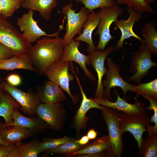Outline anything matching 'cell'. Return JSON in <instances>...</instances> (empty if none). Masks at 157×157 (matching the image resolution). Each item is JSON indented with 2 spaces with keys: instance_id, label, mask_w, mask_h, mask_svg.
<instances>
[{
  "instance_id": "cell-1",
  "label": "cell",
  "mask_w": 157,
  "mask_h": 157,
  "mask_svg": "<svg viewBox=\"0 0 157 157\" xmlns=\"http://www.w3.org/2000/svg\"><path fill=\"white\" fill-rule=\"evenodd\" d=\"M46 36L38 40L28 55L37 72L44 74L53 62L60 58L65 46L63 39Z\"/></svg>"
},
{
  "instance_id": "cell-2",
  "label": "cell",
  "mask_w": 157,
  "mask_h": 157,
  "mask_svg": "<svg viewBox=\"0 0 157 157\" xmlns=\"http://www.w3.org/2000/svg\"><path fill=\"white\" fill-rule=\"evenodd\" d=\"M0 42L10 49L15 56L28 55L32 47L30 42L10 22L0 15Z\"/></svg>"
},
{
  "instance_id": "cell-3",
  "label": "cell",
  "mask_w": 157,
  "mask_h": 157,
  "mask_svg": "<svg viewBox=\"0 0 157 157\" xmlns=\"http://www.w3.org/2000/svg\"><path fill=\"white\" fill-rule=\"evenodd\" d=\"M124 12L123 8L118 4L113 6L101 8L99 11L100 20L95 34H99L98 50L104 51L110 41L114 38L110 34V27L113 23L118 20V17Z\"/></svg>"
},
{
  "instance_id": "cell-4",
  "label": "cell",
  "mask_w": 157,
  "mask_h": 157,
  "mask_svg": "<svg viewBox=\"0 0 157 157\" xmlns=\"http://www.w3.org/2000/svg\"><path fill=\"white\" fill-rule=\"evenodd\" d=\"M69 62L60 58L51 64L44 72V74L49 78L58 85L70 96L74 104L78 101L77 95H73L70 89V83L74 77L69 72Z\"/></svg>"
},
{
  "instance_id": "cell-5",
  "label": "cell",
  "mask_w": 157,
  "mask_h": 157,
  "mask_svg": "<svg viewBox=\"0 0 157 157\" xmlns=\"http://www.w3.org/2000/svg\"><path fill=\"white\" fill-rule=\"evenodd\" d=\"M62 14L67 19L66 31L63 39L65 45L69 43L77 35L81 33L83 24L90 13L83 6L78 13L72 8L71 2L64 6L61 10Z\"/></svg>"
},
{
  "instance_id": "cell-6",
  "label": "cell",
  "mask_w": 157,
  "mask_h": 157,
  "mask_svg": "<svg viewBox=\"0 0 157 157\" xmlns=\"http://www.w3.org/2000/svg\"><path fill=\"white\" fill-rule=\"evenodd\" d=\"M152 55L144 40L141 42L138 50L133 54L130 63V71L133 75L127 81L139 83L142 78L149 74V69L157 66V63L151 60Z\"/></svg>"
},
{
  "instance_id": "cell-7",
  "label": "cell",
  "mask_w": 157,
  "mask_h": 157,
  "mask_svg": "<svg viewBox=\"0 0 157 157\" xmlns=\"http://www.w3.org/2000/svg\"><path fill=\"white\" fill-rule=\"evenodd\" d=\"M102 115L108 129L111 146V157H120L123 152V142L119 124L118 115L119 111L104 106Z\"/></svg>"
},
{
  "instance_id": "cell-8",
  "label": "cell",
  "mask_w": 157,
  "mask_h": 157,
  "mask_svg": "<svg viewBox=\"0 0 157 157\" xmlns=\"http://www.w3.org/2000/svg\"><path fill=\"white\" fill-rule=\"evenodd\" d=\"M36 115L56 131L62 129L66 121V112L62 102L40 103L36 109Z\"/></svg>"
},
{
  "instance_id": "cell-9",
  "label": "cell",
  "mask_w": 157,
  "mask_h": 157,
  "mask_svg": "<svg viewBox=\"0 0 157 157\" xmlns=\"http://www.w3.org/2000/svg\"><path fill=\"white\" fill-rule=\"evenodd\" d=\"M119 111L118 117L119 127L122 133L128 131L136 140L140 151L142 140V135L146 130V124L150 117L147 113L141 115H131Z\"/></svg>"
},
{
  "instance_id": "cell-10",
  "label": "cell",
  "mask_w": 157,
  "mask_h": 157,
  "mask_svg": "<svg viewBox=\"0 0 157 157\" xmlns=\"http://www.w3.org/2000/svg\"><path fill=\"white\" fill-rule=\"evenodd\" d=\"M34 13L33 10L29 9L28 13L18 19L17 23L20 30L23 32V34L30 42H35L42 36L54 38L58 37L59 33L64 28L65 17L63 19L58 31L52 34H48L39 27L37 22L34 19Z\"/></svg>"
},
{
  "instance_id": "cell-11",
  "label": "cell",
  "mask_w": 157,
  "mask_h": 157,
  "mask_svg": "<svg viewBox=\"0 0 157 157\" xmlns=\"http://www.w3.org/2000/svg\"><path fill=\"white\" fill-rule=\"evenodd\" d=\"M106 59L108 69L106 79L102 81L103 86L105 87L102 98L110 100L111 98L110 89L116 87L122 89L125 98L127 92L132 91L133 85L129 83L120 76L119 65H117L111 58L107 57Z\"/></svg>"
},
{
  "instance_id": "cell-12",
  "label": "cell",
  "mask_w": 157,
  "mask_h": 157,
  "mask_svg": "<svg viewBox=\"0 0 157 157\" xmlns=\"http://www.w3.org/2000/svg\"><path fill=\"white\" fill-rule=\"evenodd\" d=\"M1 84L4 90L19 103L21 106L19 109L25 114L30 116L36 115V108L40 102L37 93L24 92L7 82L3 81Z\"/></svg>"
},
{
  "instance_id": "cell-13",
  "label": "cell",
  "mask_w": 157,
  "mask_h": 157,
  "mask_svg": "<svg viewBox=\"0 0 157 157\" xmlns=\"http://www.w3.org/2000/svg\"><path fill=\"white\" fill-rule=\"evenodd\" d=\"M113 47L110 46L105 51H101L97 49L88 52L89 57L88 65H92L96 71L98 77L97 87L94 98H102L104 87L102 83L104 75L108 69L105 66V61L108 55L113 51Z\"/></svg>"
},
{
  "instance_id": "cell-14",
  "label": "cell",
  "mask_w": 157,
  "mask_h": 157,
  "mask_svg": "<svg viewBox=\"0 0 157 157\" xmlns=\"http://www.w3.org/2000/svg\"><path fill=\"white\" fill-rule=\"evenodd\" d=\"M127 10L129 15V18L127 19L118 20L114 22L115 25L120 30L121 35L116 45L113 48V51H117L121 48L123 49V44L124 41L131 37L136 38L141 42L144 40L136 34L133 30L134 24L141 19L142 15L131 8H127Z\"/></svg>"
},
{
  "instance_id": "cell-15",
  "label": "cell",
  "mask_w": 157,
  "mask_h": 157,
  "mask_svg": "<svg viewBox=\"0 0 157 157\" xmlns=\"http://www.w3.org/2000/svg\"><path fill=\"white\" fill-rule=\"evenodd\" d=\"M114 92L117 95V101L115 102L103 98L90 99L99 105L114 108L128 114L141 115L147 113L144 108V102L142 103L136 99L134 104H130L121 98L117 90Z\"/></svg>"
},
{
  "instance_id": "cell-16",
  "label": "cell",
  "mask_w": 157,
  "mask_h": 157,
  "mask_svg": "<svg viewBox=\"0 0 157 157\" xmlns=\"http://www.w3.org/2000/svg\"><path fill=\"white\" fill-rule=\"evenodd\" d=\"M80 41L74 39L69 43L65 45L63 53L60 59L69 62L77 63L83 71L86 76L90 80L94 81L96 80L95 77L88 70L86 65H88L89 57L81 53L78 49Z\"/></svg>"
},
{
  "instance_id": "cell-17",
  "label": "cell",
  "mask_w": 157,
  "mask_h": 157,
  "mask_svg": "<svg viewBox=\"0 0 157 157\" xmlns=\"http://www.w3.org/2000/svg\"><path fill=\"white\" fill-rule=\"evenodd\" d=\"M74 72L82 96L81 105L73 120L74 128L77 134L79 135L80 130L86 128L87 126V123L88 118L86 115L87 112L92 108H98L102 110L104 108V106L97 104L90 98H88L87 97L82 88L78 77L75 71Z\"/></svg>"
},
{
  "instance_id": "cell-18",
  "label": "cell",
  "mask_w": 157,
  "mask_h": 157,
  "mask_svg": "<svg viewBox=\"0 0 157 157\" xmlns=\"http://www.w3.org/2000/svg\"><path fill=\"white\" fill-rule=\"evenodd\" d=\"M13 122L7 125H17L27 128L35 134L45 132L50 127L42 119L38 117H27L18 111V108L14 110L12 116Z\"/></svg>"
},
{
  "instance_id": "cell-19",
  "label": "cell",
  "mask_w": 157,
  "mask_h": 157,
  "mask_svg": "<svg viewBox=\"0 0 157 157\" xmlns=\"http://www.w3.org/2000/svg\"><path fill=\"white\" fill-rule=\"evenodd\" d=\"M40 102L52 104L62 102L66 97L63 90L57 84L49 80L38 89L37 93Z\"/></svg>"
},
{
  "instance_id": "cell-20",
  "label": "cell",
  "mask_w": 157,
  "mask_h": 157,
  "mask_svg": "<svg viewBox=\"0 0 157 157\" xmlns=\"http://www.w3.org/2000/svg\"><path fill=\"white\" fill-rule=\"evenodd\" d=\"M35 134L29 129L17 125H7L0 122V136L4 141L11 144H17L24 139Z\"/></svg>"
},
{
  "instance_id": "cell-21",
  "label": "cell",
  "mask_w": 157,
  "mask_h": 157,
  "mask_svg": "<svg viewBox=\"0 0 157 157\" xmlns=\"http://www.w3.org/2000/svg\"><path fill=\"white\" fill-rule=\"evenodd\" d=\"M100 20L99 14L94 10L88 14L87 20L83 25L82 32L76 38L75 40L82 41L87 43L88 47L87 51L88 52L95 50L97 49L92 40V34L94 30L98 26Z\"/></svg>"
},
{
  "instance_id": "cell-22",
  "label": "cell",
  "mask_w": 157,
  "mask_h": 157,
  "mask_svg": "<svg viewBox=\"0 0 157 157\" xmlns=\"http://www.w3.org/2000/svg\"><path fill=\"white\" fill-rule=\"evenodd\" d=\"M106 151L110 152L111 157V146L108 135H103L97 138L93 142L88 144L87 146L82 149L75 152L73 156L76 155L79 156H100L103 151Z\"/></svg>"
},
{
  "instance_id": "cell-23",
  "label": "cell",
  "mask_w": 157,
  "mask_h": 157,
  "mask_svg": "<svg viewBox=\"0 0 157 157\" xmlns=\"http://www.w3.org/2000/svg\"><path fill=\"white\" fill-rule=\"evenodd\" d=\"M57 3V0H24L21 5L24 8L38 11L43 19L49 20Z\"/></svg>"
},
{
  "instance_id": "cell-24",
  "label": "cell",
  "mask_w": 157,
  "mask_h": 157,
  "mask_svg": "<svg viewBox=\"0 0 157 157\" xmlns=\"http://www.w3.org/2000/svg\"><path fill=\"white\" fill-rule=\"evenodd\" d=\"M23 69L37 72L29 55H23L14 56L0 60V69L8 70Z\"/></svg>"
},
{
  "instance_id": "cell-25",
  "label": "cell",
  "mask_w": 157,
  "mask_h": 157,
  "mask_svg": "<svg viewBox=\"0 0 157 157\" xmlns=\"http://www.w3.org/2000/svg\"><path fill=\"white\" fill-rule=\"evenodd\" d=\"M20 107L19 103L9 94L4 92L2 94L0 98V116L4 118L6 124L12 123L14 110Z\"/></svg>"
},
{
  "instance_id": "cell-26",
  "label": "cell",
  "mask_w": 157,
  "mask_h": 157,
  "mask_svg": "<svg viewBox=\"0 0 157 157\" xmlns=\"http://www.w3.org/2000/svg\"><path fill=\"white\" fill-rule=\"evenodd\" d=\"M142 33L144 42L152 54H157V31L155 23L151 21L145 23Z\"/></svg>"
},
{
  "instance_id": "cell-27",
  "label": "cell",
  "mask_w": 157,
  "mask_h": 157,
  "mask_svg": "<svg viewBox=\"0 0 157 157\" xmlns=\"http://www.w3.org/2000/svg\"><path fill=\"white\" fill-rule=\"evenodd\" d=\"M39 141L33 139L26 143L20 142L16 144V147L20 157H37L44 151L41 149Z\"/></svg>"
},
{
  "instance_id": "cell-28",
  "label": "cell",
  "mask_w": 157,
  "mask_h": 157,
  "mask_svg": "<svg viewBox=\"0 0 157 157\" xmlns=\"http://www.w3.org/2000/svg\"><path fill=\"white\" fill-rule=\"evenodd\" d=\"M157 135L151 134L142 139L140 149L139 151L140 156L143 157L157 156Z\"/></svg>"
},
{
  "instance_id": "cell-29",
  "label": "cell",
  "mask_w": 157,
  "mask_h": 157,
  "mask_svg": "<svg viewBox=\"0 0 157 157\" xmlns=\"http://www.w3.org/2000/svg\"><path fill=\"white\" fill-rule=\"evenodd\" d=\"M132 91L135 92L137 96L149 97L157 100V79L145 83L140 82L137 85H133Z\"/></svg>"
},
{
  "instance_id": "cell-30",
  "label": "cell",
  "mask_w": 157,
  "mask_h": 157,
  "mask_svg": "<svg viewBox=\"0 0 157 157\" xmlns=\"http://www.w3.org/2000/svg\"><path fill=\"white\" fill-rule=\"evenodd\" d=\"M75 140L67 142L56 148L47 150V153L60 154L67 156H72L74 153L84 148L88 144L81 145Z\"/></svg>"
},
{
  "instance_id": "cell-31",
  "label": "cell",
  "mask_w": 157,
  "mask_h": 157,
  "mask_svg": "<svg viewBox=\"0 0 157 157\" xmlns=\"http://www.w3.org/2000/svg\"><path fill=\"white\" fill-rule=\"evenodd\" d=\"M117 4L126 5L127 8H131L137 12L141 13H153L154 10L150 4L144 0H116Z\"/></svg>"
},
{
  "instance_id": "cell-32",
  "label": "cell",
  "mask_w": 157,
  "mask_h": 157,
  "mask_svg": "<svg viewBox=\"0 0 157 157\" xmlns=\"http://www.w3.org/2000/svg\"><path fill=\"white\" fill-rule=\"evenodd\" d=\"M76 3H82L90 13L99 8L108 7L116 4V0H74Z\"/></svg>"
},
{
  "instance_id": "cell-33",
  "label": "cell",
  "mask_w": 157,
  "mask_h": 157,
  "mask_svg": "<svg viewBox=\"0 0 157 157\" xmlns=\"http://www.w3.org/2000/svg\"><path fill=\"white\" fill-rule=\"evenodd\" d=\"M76 140V139L67 136L58 138H52L47 137L43 138L40 142L41 149L44 151L56 148L67 142Z\"/></svg>"
},
{
  "instance_id": "cell-34",
  "label": "cell",
  "mask_w": 157,
  "mask_h": 157,
  "mask_svg": "<svg viewBox=\"0 0 157 157\" xmlns=\"http://www.w3.org/2000/svg\"><path fill=\"white\" fill-rule=\"evenodd\" d=\"M144 98L147 99L150 102V104L149 106L147 107V110H153L154 114L150 118L149 122L151 123H154V126H151L149 123L146 124V130L148 132V135L151 134H157V100L149 97H145Z\"/></svg>"
},
{
  "instance_id": "cell-35",
  "label": "cell",
  "mask_w": 157,
  "mask_h": 157,
  "mask_svg": "<svg viewBox=\"0 0 157 157\" xmlns=\"http://www.w3.org/2000/svg\"><path fill=\"white\" fill-rule=\"evenodd\" d=\"M21 3L17 0H0L1 15L7 18L12 16L19 8Z\"/></svg>"
},
{
  "instance_id": "cell-36",
  "label": "cell",
  "mask_w": 157,
  "mask_h": 157,
  "mask_svg": "<svg viewBox=\"0 0 157 157\" xmlns=\"http://www.w3.org/2000/svg\"><path fill=\"white\" fill-rule=\"evenodd\" d=\"M0 157H20L16 144H0Z\"/></svg>"
},
{
  "instance_id": "cell-37",
  "label": "cell",
  "mask_w": 157,
  "mask_h": 157,
  "mask_svg": "<svg viewBox=\"0 0 157 157\" xmlns=\"http://www.w3.org/2000/svg\"><path fill=\"white\" fill-rule=\"evenodd\" d=\"M15 56L10 49L0 42V60L8 59Z\"/></svg>"
},
{
  "instance_id": "cell-38",
  "label": "cell",
  "mask_w": 157,
  "mask_h": 157,
  "mask_svg": "<svg viewBox=\"0 0 157 157\" xmlns=\"http://www.w3.org/2000/svg\"><path fill=\"white\" fill-rule=\"evenodd\" d=\"M6 80V82L9 84L15 87L19 85L22 82L20 76L16 74L9 75L7 77Z\"/></svg>"
},
{
  "instance_id": "cell-39",
  "label": "cell",
  "mask_w": 157,
  "mask_h": 157,
  "mask_svg": "<svg viewBox=\"0 0 157 157\" xmlns=\"http://www.w3.org/2000/svg\"><path fill=\"white\" fill-rule=\"evenodd\" d=\"M98 135V132L94 129L92 128L90 129L87 132V135L90 140L95 139Z\"/></svg>"
},
{
  "instance_id": "cell-40",
  "label": "cell",
  "mask_w": 157,
  "mask_h": 157,
  "mask_svg": "<svg viewBox=\"0 0 157 157\" xmlns=\"http://www.w3.org/2000/svg\"><path fill=\"white\" fill-rule=\"evenodd\" d=\"M89 139L86 135H84L78 140H76L75 142L80 144L85 145L88 144L89 141Z\"/></svg>"
},
{
  "instance_id": "cell-41",
  "label": "cell",
  "mask_w": 157,
  "mask_h": 157,
  "mask_svg": "<svg viewBox=\"0 0 157 157\" xmlns=\"http://www.w3.org/2000/svg\"><path fill=\"white\" fill-rule=\"evenodd\" d=\"M0 144L9 145L12 144H11L9 143L6 142L3 140L0 136Z\"/></svg>"
},
{
  "instance_id": "cell-42",
  "label": "cell",
  "mask_w": 157,
  "mask_h": 157,
  "mask_svg": "<svg viewBox=\"0 0 157 157\" xmlns=\"http://www.w3.org/2000/svg\"><path fill=\"white\" fill-rule=\"evenodd\" d=\"M4 91L2 84H0V98L2 94L4 92Z\"/></svg>"
},
{
  "instance_id": "cell-43",
  "label": "cell",
  "mask_w": 157,
  "mask_h": 157,
  "mask_svg": "<svg viewBox=\"0 0 157 157\" xmlns=\"http://www.w3.org/2000/svg\"><path fill=\"white\" fill-rule=\"evenodd\" d=\"M148 4H150L151 3H154L155 0H144Z\"/></svg>"
},
{
  "instance_id": "cell-44",
  "label": "cell",
  "mask_w": 157,
  "mask_h": 157,
  "mask_svg": "<svg viewBox=\"0 0 157 157\" xmlns=\"http://www.w3.org/2000/svg\"><path fill=\"white\" fill-rule=\"evenodd\" d=\"M1 14V8L0 4V15Z\"/></svg>"
},
{
  "instance_id": "cell-45",
  "label": "cell",
  "mask_w": 157,
  "mask_h": 157,
  "mask_svg": "<svg viewBox=\"0 0 157 157\" xmlns=\"http://www.w3.org/2000/svg\"><path fill=\"white\" fill-rule=\"evenodd\" d=\"M17 0L19 1L21 3H22L24 1V0Z\"/></svg>"
},
{
  "instance_id": "cell-46",
  "label": "cell",
  "mask_w": 157,
  "mask_h": 157,
  "mask_svg": "<svg viewBox=\"0 0 157 157\" xmlns=\"http://www.w3.org/2000/svg\"><path fill=\"white\" fill-rule=\"evenodd\" d=\"M70 0V1H71V0Z\"/></svg>"
}]
</instances>
